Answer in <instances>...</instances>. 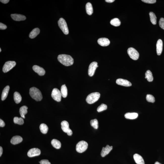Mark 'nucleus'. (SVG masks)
Returning <instances> with one entry per match:
<instances>
[{
  "mask_svg": "<svg viewBox=\"0 0 164 164\" xmlns=\"http://www.w3.org/2000/svg\"><path fill=\"white\" fill-rule=\"evenodd\" d=\"M98 63L96 62H93L90 64L88 70L89 76L92 77L94 74L95 72L97 67Z\"/></svg>",
  "mask_w": 164,
  "mask_h": 164,
  "instance_id": "obj_10",
  "label": "nucleus"
},
{
  "mask_svg": "<svg viewBox=\"0 0 164 164\" xmlns=\"http://www.w3.org/2000/svg\"><path fill=\"white\" fill-rule=\"evenodd\" d=\"M98 43L102 46L106 47L109 45L110 41L109 39L106 38H101L98 40Z\"/></svg>",
  "mask_w": 164,
  "mask_h": 164,
  "instance_id": "obj_17",
  "label": "nucleus"
},
{
  "mask_svg": "<svg viewBox=\"0 0 164 164\" xmlns=\"http://www.w3.org/2000/svg\"><path fill=\"white\" fill-rule=\"evenodd\" d=\"M129 55L132 59L134 60H138L139 57V54L134 48H130L127 50Z\"/></svg>",
  "mask_w": 164,
  "mask_h": 164,
  "instance_id": "obj_6",
  "label": "nucleus"
},
{
  "mask_svg": "<svg viewBox=\"0 0 164 164\" xmlns=\"http://www.w3.org/2000/svg\"><path fill=\"white\" fill-rule=\"evenodd\" d=\"M107 105L104 104H102L98 107L97 111L98 112H100L101 111L107 110Z\"/></svg>",
  "mask_w": 164,
  "mask_h": 164,
  "instance_id": "obj_34",
  "label": "nucleus"
},
{
  "mask_svg": "<svg viewBox=\"0 0 164 164\" xmlns=\"http://www.w3.org/2000/svg\"><path fill=\"white\" fill-rule=\"evenodd\" d=\"M16 63L15 61H9L5 63L2 68V71L4 73H6L12 69L15 66Z\"/></svg>",
  "mask_w": 164,
  "mask_h": 164,
  "instance_id": "obj_8",
  "label": "nucleus"
},
{
  "mask_svg": "<svg viewBox=\"0 0 164 164\" xmlns=\"http://www.w3.org/2000/svg\"><path fill=\"white\" fill-rule=\"evenodd\" d=\"M90 124L91 126L94 128L97 129L99 127V123L97 119H95L91 121Z\"/></svg>",
  "mask_w": 164,
  "mask_h": 164,
  "instance_id": "obj_33",
  "label": "nucleus"
},
{
  "mask_svg": "<svg viewBox=\"0 0 164 164\" xmlns=\"http://www.w3.org/2000/svg\"><path fill=\"white\" fill-rule=\"evenodd\" d=\"M154 164H161L158 162H156Z\"/></svg>",
  "mask_w": 164,
  "mask_h": 164,
  "instance_id": "obj_44",
  "label": "nucleus"
},
{
  "mask_svg": "<svg viewBox=\"0 0 164 164\" xmlns=\"http://www.w3.org/2000/svg\"><path fill=\"white\" fill-rule=\"evenodd\" d=\"M23 141L22 137L19 136H15L12 138L10 142L13 144L16 145L21 143Z\"/></svg>",
  "mask_w": 164,
  "mask_h": 164,
  "instance_id": "obj_18",
  "label": "nucleus"
},
{
  "mask_svg": "<svg viewBox=\"0 0 164 164\" xmlns=\"http://www.w3.org/2000/svg\"><path fill=\"white\" fill-rule=\"evenodd\" d=\"M59 62L65 66L72 65L74 63V59L69 55L62 54L59 55L57 57Z\"/></svg>",
  "mask_w": 164,
  "mask_h": 164,
  "instance_id": "obj_1",
  "label": "nucleus"
},
{
  "mask_svg": "<svg viewBox=\"0 0 164 164\" xmlns=\"http://www.w3.org/2000/svg\"><path fill=\"white\" fill-rule=\"evenodd\" d=\"M29 94L32 98L37 101L42 100L43 96L41 91L38 89L33 87L29 89Z\"/></svg>",
  "mask_w": 164,
  "mask_h": 164,
  "instance_id": "obj_2",
  "label": "nucleus"
},
{
  "mask_svg": "<svg viewBox=\"0 0 164 164\" xmlns=\"http://www.w3.org/2000/svg\"><path fill=\"white\" fill-rule=\"evenodd\" d=\"M112 148V146H110L108 145H107L105 147H103L101 154V156L103 157L106 156L110 153Z\"/></svg>",
  "mask_w": 164,
  "mask_h": 164,
  "instance_id": "obj_16",
  "label": "nucleus"
},
{
  "mask_svg": "<svg viewBox=\"0 0 164 164\" xmlns=\"http://www.w3.org/2000/svg\"><path fill=\"white\" fill-rule=\"evenodd\" d=\"M142 1L145 3L150 4L155 3L156 2V0H142Z\"/></svg>",
  "mask_w": 164,
  "mask_h": 164,
  "instance_id": "obj_37",
  "label": "nucleus"
},
{
  "mask_svg": "<svg viewBox=\"0 0 164 164\" xmlns=\"http://www.w3.org/2000/svg\"><path fill=\"white\" fill-rule=\"evenodd\" d=\"M86 13L88 15H92L93 12L92 4L90 2L87 3L86 5Z\"/></svg>",
  "mask_w": 164,
  "mask_h": 164,
  "instance_id": "obj_23",
  "label": "nucleus"
},
{
  "mask_svg": "<svg viewBox=\"0 0 164 164\" xmlns=\"http://www.w3.org/2000/svg\"><path fill=\"white\" fill-rule=\"evenodd\" d=\"M10 88V86L8 85L6 86L4 88L2 91V96H1V99L2 101L4 100L7 97Z\"/></svg>",
  "mask_w": 164,
  "mask_h": 164,
  "instance_id": "obj_21",
  "label": "nucleus"
},
{
  "mask_svg": "<svg viewBox=\"0 0 164 164\" xmlns=\"http://www.w3.org/2000/svg\"><path fill=\"white\" fill-rule=\"evenodd\" d=\"M14 99L17 104L19 103L22 100V97L19 93L16 92L14 94Z\"/></svg>",
  "mask_w": 164,
  "mask_h": 164,
  "instance_id": "obj_26",
  "label": "nucleus"
},
{
  "mask_svg": "<svg viewBox=\"0 0 164 164\" xmlns=\"http://www.w3.org/2000/svg\"><path fill=\"white\" fill-rule=\"evenodd\" d=\"M116 83L118 85L126 87H130L132 85L131 83L128 81L121 79H117Z\"/></svg>",
  "mask_w": 164,
  "mask_h": 164,
  "instance_id": "obj_12",
  "label": "nucleus"
},
{
  "mask_svg": "<svg viewBox=\"0 0 164 164\" xmlns=\"http://www.w3.org/2000/svg\"><path fill=\"white\" fill-rule=\"evenodd\" d=\"M145 78L147 79L149 82H152L153 81V77L152 74L150 70H148L145 73Z\"/></svg>",
  "mask_w": 164,
  "mask_h": 164,
  "instance_id": "obj_28",
  "label": "nucleus"
},
{
  "mask_svg": "<svg viewBox=\"0 0 164 164\" xmlns=\"http://www.w3.org/2000/svg\"><path fill=\"white\" fill-rule=\"evenodd\" d=\"M62 130L64 132L67 133V135L69 136L72 135V132L70 129L69 124L66 121H63L61 123Z\"/></svg>",
  "mask_w": 164,
  "mask_h": 164,
  "instance_id": "obj_7",
  "label": "nucleus"
},
{
  "mask_svg": "<svg viewBox=\"0 0 164 164\" xmlns=\"http://www.w3.org/2000/svg\"><path fill=\"white\" fill-rule=\"evenodd\" d=\"M146 99L147 101L150 103H154L155 102V99L153 95L148 94L146 95Z\"/></svg>",
  "mask_w": 164,
  "mask_h": 164,
  "instance_id": "obj_35",
  "label": "nucleus"
},
{
  "mask_svg": "<svg viewBox=\"0 0 164 164\" xmlns=\"http://www.w3.org/2000/svg\"><path fill=\"white\" fill-rule=\"evenodd\" d=\"M13 122L15 123L20 125L23 124L24 123V119L22 118L17 117H15L13 119Z\"/></svg>",
  "mask_w": 164,
  "mask_h": 164,
  "instance_id": "obj_32",
  "label": "nucleus"
},
{
  "mask_svg": "<svg viewBox=\"0 0 164 164\" xmlns=\"http://www.w3.org/2000/svg\"><path fill=\"white\" fill-rule=\"evenodd\" d=\"M134 158L135 162L137 164H145L143 158L139 155L135 154L134 155Z\"/></svg>",
  "mask_w": 164,
  "mask_h": 164,
  "instance_id": "obj_19",
  "label": "nucleus"
},
{
  "mask_svg": "<svg viewBox=\"0 0 164 164\" xmlns=\"http://www.w3.org/2000/svg\"><path fill=\"white\" fill-rule=\"evenodd\" d=\"M62 95L59 90L57 88H54L52 91V97L53 99L57 102L61 101Z\"/></svg>",
  "mask_w": 164,
  "mask_h": 164,
  "instance_id": "obj_9",
  "label": "nucleus"
},
{
  "mask_svg": "<svg viewBox=\"0 0 164 164\" xmlns=\"http://www.w3.org/2000/svg\"><path fill=\"white\" fill-rule=\"evenodd\" d=\"M110 23L111 25L115 27L119 26L121 25L120 21L117 18H115L111 20Z\"/></svg>",
  "mask_w": 164,
  "mask_h": 164,
  "instance_id": "obj_31",
  "label": "nucleus"
},
{
  "mask_svg": "<svg viewBox=\"0 0 164 164\" xmlns=\"http://www.w3.org/2000/svg\"><path fill=\"white\" fill-rule=\"evenodd\" d=\"M0 1L2 3L6 4L7 3L10 1V0H1Z\"/></svg>",
  "mask_w": 164,
  "mask_h": 164,
  "instance_id": "obj_41",
  "label": "nucleus"
},
{
  "mask_svg": "<svg viewBox=\"0 0 164 164\" xmlns=\"http://www.w3.org/2000/svg\"><path fill=\"white\" fill-rule=\"evenodd\" d=\"M58 26L60 29L65 35L69 33V30L67 24L65 20L62 18H60L58 21Z\"/></svg>",
  "mask_w": 164,
  "mask_h": 164,
  "instance_id": "obj_4",
  "label": "nucleus"
},
{
  "mask_svg": "<svg viewBox=\"0 0 164 164\" xmlns=\"http://www.w3.org/2000/svg\"><path fill=\"white\" fill-rule=\"evenodd\" d=\"M1 52V48H0V52Z\"/></svg>",
  "mask_w": 164,
  "mask_h": 164,
  "instance_id": "obj_45",
  "label": "nucleus"
},
{
  "mask_svg": "<svg viewBox=\"0 0 164 164\" xmlns=\"http://www.w3.org/2000/svg\"><path fill=\"white\" fill-rule=\"evenodd\" d=\"M11 17L13 20L16 21H23L26 19V17L25 16L21 14H12Z\"/></svg>",
  "mask_w": 164,
  "mask_h": 164,
  "instance_id": "obj_15",
  "label": "nucleus"
},
{
  "mask_svg": "<svg viewBox=\"0 0 164 164\" xmlns=\"http://www.w3.org/2000/svg\"><path fill=\"white\" fill-rule=\"evenodd\" d=\"M60 92L63 98H65L67 97L68 95V90L65 84H64L61 86Z\"/></svg>",
  "mask_w": 164,
  "mask_h": 164,
  "instance_id": "obj_27",
  "label": "nucleus"
},
{
  "mask_svg": "<svg viewBox=\"0 0 164 164\" xmlns=\"http://www.w3.org/2000/svg\"><path fill=\"white\" fill-rule=\"evenodd\" d=\"M41 154V150L38 148H33L30 149L27 153L28 156L30 158L38 156Z\"/></svg>",
  "mask_w": 164,
  "mask_h": 164,
  "instance_id": "obj_11",
  "label": "nucleus"
},
{
  "mask_svg": "<svg viewBox=\"0 0 164 164\" xmlns=\"http://www.w3.org/2000/svg\"><path fill=\"white\" fill-rule=\"evenodd\" d=\"M39 163L40 164H51L50 162L47 160H42Z\"/></svg>",
  "mask_w": 164,
  "mask_h": 164,
  "instance_id": "obj_38",
  "label": "nucleus"
},
{
  "mask_svg": "<svg viewBox=\"0 0 164 164\" xmlns=\"http://www.w3.org/2000/svg\"><path fill=\"white\" fill-rule=\"evenodd\" d=\"M115 1L114 0H105L106 2H109V3H111V2H114Z\"/></svg>",
  "mask_w": 164,
  "mask_h": 164,
  "instance_id": "obj_43",
  "label": "nucleus"
},
{
  "mask_svg": "<svg viewBox=\"0 0 164 164\" xmlns=\"http://www.w3.org/2000/svg\"><path fill=\"white\" fill-rule=\"evenodd\" d=\"M138 114L137 113H127L125 115V117L126 119H136L138 117Z\"/></svg>",
  "mask_w": 164,
  "mask_h": 164,
  "instance_id": "obj_22",
  "label": "nucleus"
},
{
  "mask_svg": "<svg viewBox=\"0 0 164 164\" xmlns=\"http://www.w3.org/2000/svg\"><path fill=\"white\" fill-rule=\"evenodd\" d=\"M40 29L38 28H35L30 32L29 33V38L33 39L37 37L39 34Z\"/></svg>",
  "mask_w": 164,
  "mask_h": 164,
  "instance_id": "obj_20",
  "label": "nucleus"
},
{
  "mask_svg": "<svg viewBox=\"0 0 164 164\" xmlns=\"http://www.w3.org/2000/svg\"><path fill=\"white\" fill-rule=\"evenodd\" d=\"M100 96L99 92H95L90 94L86 98V101L89 104H92L97 101Z\"/></svg>",
  "mask_w": 164,
  "mask_h": 164,
  "instance_id": "obj_3",
  "label": "nucleus"
},
{
  "mask_svg": "<svg viewBox=\"0 0 164 164\" xmlns=\"http://www.w3.org/2000/svg\"><path fill=\"white\" fill-rule=\"evenodd\" d=\"M2 152H3V149H2V147L0 146V157H1L2 156Z\"/></svg>",
  "mask_w": 164,
  "mask_h": 164,
  "instance_id": "obj_42",
  "label": "nucleus"
},
{
  "mask_svg": "<svg viewBox=\"0 0 164 164\" xmlns=\"http://www.w3.org/2000/svg\"><path fill=\"white\" fill-rule=\"evenodd\" d=\"M5 125L4 122L2 119H0V126L1 127H3L5 126Z\"/></svg>",
  "mask_w": 164,
  "mask_h": 164,
  "instance_id": "obj_40",
  "label": "nucleus"
},
{
  "mask_svg": "<svg viewBox=\"0 0 164 164\" xmlns=\"http://www.w3.org/2000/svg\"><path fill=\"white\" fill-rule=\"evenodd\" d=\"M159 26L164 30V18H161L159 21Z\"/></svg>",
  "mask_w": 164,
  "mask_h": 164,
  "instance_id": "obj_36",
  "label": "nucleus"
},
{
  "mask_svg": "<svg viewBox=\"0 0 164 164\" xmlns=\"http://www.w3.org/2000/svg\"><path fill=\"white\" fill-rule=\"evenodd\" d=\"M51 144L52 146L56 149H59L61 147V143L57 139H54L52 140L51 142Z\"/></svg>",
  "mask_w": 164,
  "mask_h": 164,
  "instance_id": "obj_25",
  "label": "nucleus"
},
{
  "mask_svg": "<svg viewBox=\"0 0 164 164\" xmlns=\"http://www.w3.org/2000/svg\"><path fill=\"white\" fill-rule=\"evenodd\" d=\"M88 147V144L84 141H81L77 144L76 146V151L79 153L84 152Z\"/></svg>",
  "mask_w": 164,
  "mask_h": 164,
  "instance_id": "obj_5",
  "label": "nucleus"
},
{
  "mask_svg": "<svg viewBox=\"0 0 164 164\" xmlns=\"http://www.w3.org/2000/svg\"><path fill=\"white\" fill-rule=\"evenodd\" d=\"M163 43L161 39H159L156 44V51L157 55H160L163 51Z\"/></svg>",
  "mask_w": 164,
  "mask_h": 164,
  "instance_id": "obj_14",
  "label": "nucleus"
},
{
  "mask_svg": "<svg viewBox=\"0 0 164 164\" xmlns=\"http://www.w3.org/2000/svg\"><path fill=\"white\" fill-rule=\"evenodd\" d=\"M7 28L6 26L2 23H0V29L1 30H4L6 29Z\"/></svg>",
  "mask_w": 164,
  "mask_h": 164,
  "instance_id": "obj_39",
  "label": "nucleus"
},
{
  "mask_svg": "<svg viewBox=\"0 0 164 164\" xmlns=\"http://www.w3.org/2000/svg\"><path fill=\"white\" fill-rule=\"evenodd\" d=\"M150 21L152 24L154 25H156L157 24V17L155 14L153 12H150L149 13Z\"/></svg>",
  "mask_w": 164,
  "mask_h": 164,
  "instance_id": "obj_29",
  "label": "nucleus"
},
{
  "mask_svg": "<svg viewBox=\"0 0 164 164\" xmlns=\"http://www.w3.org/2000/svg\"><path fill=\"white\" fill-rule=\"evenodd\" d=\"M40 129L41 132L43 134H46L47 133L48 128V126L45 124L42 123L40 125Z\"/></svg>",
  "mask_w": 164,
  "mask_h": 164,
  "instance_id": "obj_30",
  "label": "nucleus"
},
{
  "mask_svg": "<svg viewBox=\"0 0 164 164\" xmlns=\"http://www.w3.org/2000/svg\"><path fill=\"white\" fill-rule=\"evenodd\" d=\"M28 107L26 106H23L21 107L20 109V113L22 117L25 119V115L27 112Z\"/></svg>",
  "mask_w": 164,
  "mask_h": 164,
  "instance_id": "obj_24",
  "label": "nucleus"
},
{
  "mask_svg": "<svg viewBox=\"0 0 164 164\" xmlns=\"http://www.w3.org/2000/svg\"><path fill=\"white\" fill-rule=\"evenodd\" d=\"M33 69L35 72L37 73L40 76H44L45 73V71L44 68L38 65L33 66Z\"/></svg>",
  "mask_w": 164,
  "mask_h": 164,
  "instance_id": "obj_13",
  "label": "nucleus"
}]
</instances>
